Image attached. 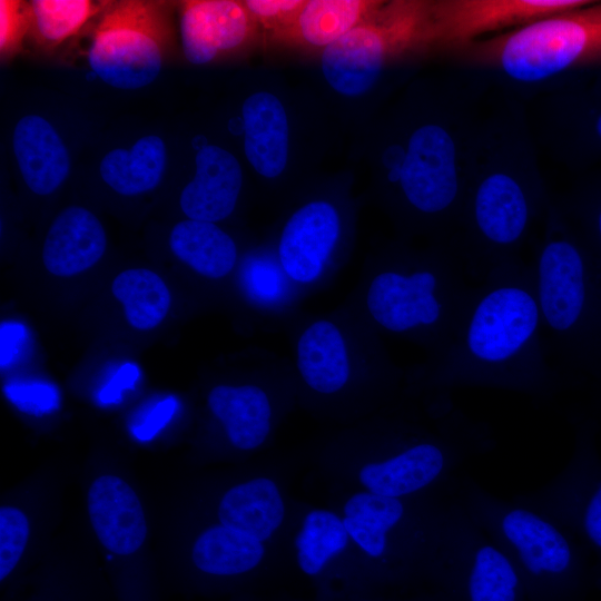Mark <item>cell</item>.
<instances>
[{
  "label": "cell",
  "mask_w": 601,
  "mask_h": 601,
  "mask_svg": "<svg viewBox=\"0 0 601 601\" xmlns=\"http://www.w3.org/2000/svg\"><path fill=\"white\" fill-rule=\"evenodd\" d=\"M525 102L492 89L469 158L455 233L467 275L482 280L520 250L552 201Z\"/></svg>",
  "instance_id": "6da1fadb"
},
{
  "label": "cell",
  "mask_w": 601,
  "mask_h": 601,
  "mask_svg": "<svg viewBox=\"0 0 601 601\" xmlns=\"http://www.w3.org/2000/svg\"><path fill=\"white\" fill-rule=\"evenodd\" d=\"M542 335L531 265L521 257L509 260L473 286L423 383L443 391L485 387L550 401L562 383L546 361Z\"/></svg>",
  "instance_id": "7a4b0ae2"
},
{
  "label": "cell",
  "mask_w": 601,
  "mask_h": 601,
  "mask_svg": "<svg viewBox=\"0 0 601 601\" xmlns=\"http://www.w3.org/2000/svg\"><path fill=\"white\" fill-rule=\"evenodd\" d=\"M492 89L481 72L457 63L435 110L386 149L387 179L414 220L455 233L472 142Z\"/></svg>",
  "instance_id": "3957f363"
},
{
  "label": "cell",
  "mask_w": 601,
  "mask_h": 601,
  "mask_svg": "<svg viewBox=\"0 0 601 601\" xmlns=\"http://www.w3.org/2000/svg\"><path fill=\"white\" fill-rule=\"evenodd\" d=\"M492 88L523 102L563 78L601 65V1L541 18L452 50Z\"/></svg>",
  "instance_id": "277c9868"
},
{
  "label": "cell",
  "mask_w": 601,
  "mask_h": 601,
  "mask_svg": "<svg viewBox=\"0 0 601 601\" xmlns=\"http://www.w3.org/2000/svg\"><path fill=\"white\" fill-rule=\"evenodd\" d=\"M457 499L508 556L529 601H581L593 585L587 551L551 519L493 495L470 476L460 479Z\"/></svg>",
  "instance_id": "5b68a950"
},
{
  "label": "cell",
  "mask_w": 601,
  "mask_h": 601,
  "mask_svg": "<svg viewBox=\"0 0 601 601\" xmlns=\"http://www.w3.org/2000/svg\"><path fill=\"white\" fill-rule=\"evenodd\" d=\"M378 270L366 292L370 316L382 329L439 353L453 335L473 286L450 238L435 252L402 254Z\"/></svg>",
  "instance_id": "8992f818"
},
{
  "label": "cell",
  "mask_w": 601,
  "mask_h": 601,
  "mask_svg": "<svg viewBox=\"0 0 601 601\" xmlns=\"http://www.w3.org/2000/svg\"><path fill=\"white\" fill-rule=\"evenodd\" d=\"M424 570L450 601L528 600L508 556L457 497L431 516Z\"/></svg>",
  "instance_id": "52a82bcc"
},
{
  "label": "cell",
  "mask_w": 601,
  "mask_h": 601,
  "mask_svg": "<svg viewBox=\"0 0 601 601\" xmlns=\"http://www.w3.org/2000/svg\"><path fill=\"white\" fill-rule=\"evenodd\" d=\"M529 114L539 147L568 169L601 166V65L574 72L534 98Z\"/></svg>",
  "instance_id": "ba28073f"
},
{
  "label": "cell",
  "mask_w": 601,
  "mask_h": 601,
  "mask_svg": "<svg viewBox=\"0 0 601 601\" xmlns=\"http://www.w3.org/2000/svg\"><path fill=\"white\" fill-rule=\"evenodd\" d=\"M169 39V22L158 3L121 1L96 27L88 62L107 85L138 89L159 75Z\"/></svg>",
  "instance_id": "9c48e42d"
},
{
  "label": "cell",
  "mask_w": 601,
  "mask_h": 601,
  "mask_svg": "<svg viewBox=\"0 0 601 601\" xmlns=\"http://www.w3.org/2000/svg\"><path fill=\"white\" fill-rule=\"evenodd\" d=\"M512 500L545 515L593 556V585L601 588V460L588 431H579L568 464L542 487Z\"/></svg>",
  "instance_id": "30bf717a"
},
{
  "label": "cell",
  "mask_w": 601,
  "mask_h": 601,
  "mask_svg": "<svg viewBox=\"0 0 601 601\" xmlns=\"http://www.w3.org/2000/svg\"><path fill=\"white\" fill-rule=\"evenodd\" d=\"M589 0H446L431 4L433 42L449 49L501 35Z\"/></svg>",
  "instance_id": "8fae6325"
},
{
  "label": "cell",
  "mask_w": 601,
  "mask_h": 601,
  "mask_svg": "<svg viewBox=\"0 0 601 601\" xmlns=\"http://www.w3.org/2000/svg\"><path fill=\"white\" fill-rule=\"evenodd\" d=\"M336 208L324 200L297 209L285 224L278 245L282 267L298 283H311L322 273L339 235Z\"/></svg>",
  "instance_id": "7c38bea8"
},
{
  "label": "cell",
  "mask_w": 601,
  "mask_h": 601,
  "mask_svg": "<svg viewBox=\"0 0 601 601\" xmlns=\"http://www.w3.org/2000/svg\"><path fill=\"white\" fill-rule=\"evenodd\" d=\"M250 30L245 4L230 0H198L183 3L180 35L186 59L194 65L210 62L223 52L242 46Z\"/></svg>",
  "instance_id": "4fadbf2b"
},
{
  "label": "cell",
  "mask_w": 601,
  "mask_h": 601,
  "mask_svg": "<svg viewBox=\"0 0 601 601\" xmlns=\"http://www.w3.org/2000/svg\"><path fill=\"white\" fill-rule=\"evenodd\" d=\"M88 513L101 544L119 555L136 552L147 534L145 514L135 491L120 477L96 479L87 495Z\"/></svg>",
  "instance_id": "5bb4252c"
},
{
  "label": "cell",
  "mask_w": 601,
  "mask_h": 601,
  "mask_svg": "<svg viewBox=\"0 0 601 601\" xmlns=\"http://www.w3.org/2000/svg\"><path fill=\"white\" fill-rule=\"evenodd\" d=\"M195 162V177L180 194L184 214L189 219L209 223L228 217L243 184L238 160L226 149L207 145L197 151Z\"/></svg>",
  "instance_id": "9a60e30c"
},
{
  "label": "cell",
  "mask_w": 601,
  "mask_h": 601,
  "mask_svg": "<svg viewBox=\"0 0 601 601\" xmlns=\"http://www.w3.org/2000/svg\"><path fill=\"white\" fill-rule=\"evenodd\" d=\"M106 234L88 209L70 206L52 221L42 248V262L56 276L69 277L93 266L106 249Z\"/></svg>",
  "instance_id": "2e32d148"
},
{
  "label": "cell",
  "mask_w": 601,
  "mask_h": 601,
  "mask_svg": "<svg viewBox=\"0 0 601 601\" xmlns=\"http://www.w3.org/2000/svg\"><path fill=\"white\" fill-rule=\"evenodd\" d=\"M12 146L22 178L35 194L49 195L68 177V150L45 118L22 117L14 127Z\"/></svg>",
  "instance_id": "e0dca14e"
},
{
  "label": "cell",
  "mask_w": 601,
  "mask_h": 601,
  "mask_svg": "<svg viewBox=\"0 0 601 601\" xmlns=\"http://www.w3.org/2000/svg\"><path fill=\"white\" fill-rule=\"evenodd\" d=\"M242 115L248 161L262 176L277 177L288 158V120L284 106L273 93L260 91L245 100Z\"/></svg>",
  "instance_id": "ac0fdd59"
},
{
  "label": "cell",
  "mask_w": 601,
  "mask_h": 601,
  "mask_svg": "<svg viewBox=\"0 0 601 601\" xmlns=\"http://www.w3.org/2000/svg\"><path fill=\"white\" fill-rule=\"evenodd\" d=\"M344 526L348 535L373 559H383L390 552L393 532L416 525L403 499L372 492L354 494L344 506Z\"/></svg>",
  "instance_id": "d6986e66"
},
{
  "label": "cell",
  "mask_w": 601,
  "mask_h": 601,
  "mask_svg": "<svg viewBox=\"0 0 601 601\" xmlns=\"http://www.w3.org/2000/svg\"><path fill=\"white\" fill-rule=\"evenodd\" d=\"M296 356L300 376L318 393H335L349 377L346 343L331 321L319 319L306 327L298 339Z\"/></svg>",
  "instance_id": "ffe728a7"
},
{
  "label": "cell",
  "mask_w": 601,
  "mask_h": 601,
  "mask_svg": "<svg viewBox=\"0 0 601 601\" xmlns=\"http://www.w3.org/2000/svg\"><path fill=\"white\" fill-rule=\"evenodd\" d=\"M208 406L237 449L253 450L263 444L269 433L270 403L258 386L218 385L208 394Z\"/></svg>",
  "instance_id": "44dd1931"
},
{
  "label": "cell",
  "mask_w": 601,
  "mask_h": 601,
  "mask_svg": "<svg viewBox=\"0 0 601 601\" xmlns=\"http://www.w3.org/2000/svg\"><path fill=\"white\" fill-rule=\"evenodd\" d=\"M218 518L223 525L262 542L282 524L284 503L276 484L258 477L228 490L220 500Z\"/></svg>",
  "instance_id": "7402d4cb"
},
{
  "label": "cell",
  "mask_w": 601,
  "mask_h": 601,
  "mask_svg": "<svg viewBox=\"0 0 601 601\" xmlns=\"http://www.w3.org/2000/svg\"><path fill=\"white\" fill-rule=\"evenodd\" d=\"M173 253L198 274L221 278L237 259L236 244L214 223L187 219L174 226L169 237Z\"/></svg>",
  "instance_id": "603a6c76"
},
{
  "label": "cell",
  "mask_w": 601,
  "mask_h": 601,
  "mask_svg": "<svg viewBox=\"0 0 601 601\" xmlns=\"http://www.w3.org/2000/svg\"><path fill=\"white\" fill-rule=\"evenodd\" d=\"M166 167V146L154 135L138 139L131 149L116 148L100 162L104 181L125 196L142 194L154 189Z\"/></svg>",
  "instance_id": "cb8c5ba5"
},
{
  "label": "cell",
  "mask_w": 601,
  "mask_h": 601,
  "mask_svg": "<svg viewBox=\"0 0 601 601\" xmlns=\"http://www.w3.org/2000/svg\"><path fill=\"white\" fill-rule=\"evenodd\" d=\"M264 556L260 541L225 525L206 530L196 540L191 559L203 573L230 578L255 569Z\"/></svg>",
  "instance_id": "d4e9b609"
},
{
  "label": "cell",
  "mask_w": 601,
  "mask_h": 601,
  "mask_svg": "<svg viewBox=\"0 0 601 601\" xmlns=\"http://www.w3.org/2000/svg\"><path fill=\"white\" fill-rule=\"evenodd\" d=\"M114 296L124 305L128 323L141 331L158 326L170 306V293L165 282L144 268L120 273L112 282Z\"/></svg>",
  "instance_id": "484cf974"
},
{
  "label": "cell",
  "mask_w": 601,
  "mask_h": 601,
  "mask_svg": "<svg viewBox=\"0 0 601 601\" xmlns=\"http://www.w3.org/2000/svg\"><path fill=\"white\" fill-rule=\"evenodd\" d=\"M370 3L357 0H311L296 17V30L306 43L327 47L358 26Z\"/></svg>",
  "instance_id": "4316f807"
},
{
  "label": "cell",
  "mask_w": 601,
  "mask_h": 601,
  "mask_svg": "<svg viewBox=\"0 0 601 601\" xmlns=\"http://www.w3.org/2000/svg\"><path fill=\"white\" fill-rule=\"evenodd\" d=\"M347 542L348 533L336 514L326 510L309 512L295 541L299 569L309 577H317Z\"/></svg>",
  "instance_id": "83f0119b"
},
{
  "label": "cell",
  "mask_w": 601,
  "mask_h": 601,
  "mask_svg": "<svg viewBox=\"0 0 601 601\" xmlns=\"http://www.w3.org/2000/svg\"><path fill=\"white\" fill-rule=\"evenodd\" d=\"M27 10L35 38L55 47L78 32L99 7L89 0H33Z\"/></svg>",
  "instance_id": "f1b7e54d"
},
{
  "label": "cell",
  "mask_w": 601,
  "mask_h": 601,
  "mask_svg": "<svg viewBox=\"0 0 601 601\" xmlns=\"http://www.w3.org/2000/svg\"><path fill=\"white\" fill-rule=\"evenodd\" d=\"M581 175L566 200L556 204L565 216L581 220L601 247V166Z\"/></svg>",
  "instance_id": "f546056e"
},
{
  "label": "cell",
  "mask_w": 601,
  "mask_h": 601,
  "mask_svg": "<svg viewBox=\"0 0 601 601\" xmlns=\"http://www.w3.org/2000/svg\"><path fill=\"white\" fill-rule=\"evenodd\" d=\"M29 538V522L13 506L0 509V580L7 579L17 566Z\"/></svg>",
  "instance_id": "4dcf8cb0"
},
{
  "label": "cell",
  "mask_w": 601,
  "mask_h": 601,
  "mask_svg": "<svg viewBox=\"0 0 601 601\" xmlns=\"http://www.w3.org/2000/svg\"><path fill=\"white\" fill-rule=\"evenodd\" d=\"M7 397L21 411L41 415L58 406L57 391L47 384H11L4 387Z\"/></svg>",
  "instance_id": "1f68e13d"
},
{
  "label": "cell",
  "mask_w": 601,
  "mask_h": 601,
  "mask_svg": "<svg viewBox=\"0 0 601 601\" xmlns=\"http://www.w3.org/2000/svg\"><path fill=\"white\" fill-rule=\"evenodd\" d=\"M29 28L28 10L19 1H0V49L2 56L19 49L24 31Z\"/></svg>",
  "instance_id": "d6a6232c"
},
{
  "label": "cell",
  "mask_w": 601,
  "mask_h": 601,
  "mask_svg": "<svg viewBox=\"0 0 601 601\" xmlns=\"http://www.w3.org/2000/svg\"><path fill=\"white\" fill-rule=\"evenodd\" d=\"M252 294L263 300L276 298L282 290L280 276L277 270L266 263H254L247 276Z\"/></svg>",
  "instance_id": "836d02e7"
},
{
  "label": "cell",
  "mask_w": 601,
  "mask_h": 601,
  "mask_svg": "<svg viewBox=\"0 0 601 601\" xmlns=\"http://www.w3.org/2000/svg\"><path fill=\"white\" fill-rule=\"evenodd\" d=\"M303 4V1L289 0H248L245 2L248 12L265 23L298 13Z\"/></svg>",
  "instance_id": "e575fe53"
},
{
  "label": "cell",
  "mask_w": 601,
  "mask_h": 601,
  "mask_svg": "<svg viewBox=\"0 0 601 601\" xmlns=\"http://www.w3.org/2000/svg\"><path fill=\"white\" fill-rule=\"evenodd\" d=\"M176 407L177 402L174 397L159 402L146 420L134 428L135 436L141 441L152 439L169 422Z\"/></svg>",
  "instance_id": "d590c367"
},
{
  "label": "cell",
  "mask_w": 601,
  "mask_h": 601,
  "mask_svg": "<svg viewBox=\"0 0 601 601\" xmlns=\"http://www.w3.org/2000/svg\"><path fill=\"white\" fill-rule=\"evenodd\" d=\"M138 376V367L126 363L100 392V401L106 404L119 402L122 391L132 387Z\"/></svg>",
  "instance_id": "8d00e7d4"
},
{
  "label": "cell",
  "mask_w": 601,
  "mask_h": 601,
  "mask_svg": "<svg viewBox=\"0 0 601 601\" xmlns=\"http://www.w3.org/2000/svg\"><path fill=\"white\" fill-rule=\"evenodd\" d=\"M23 325L16 323H2L0 327V364L1 367L12 362L19 354V349L26 338Z\"/></svg>",
  "instance_id": "74e56055"
},
{
  "label": "cell",
  "mask_w": 601,
  "mask_h": 601,
  "mask_svg": "<svg viewBox=\"0 0 601 601\" xmlns=\"http://www.w3.org/2000/svg\"><path fill=\"white\" fill-rule=\"evenodd\" d=\"M364 601H376V600H364ZM414 601H450V599L442 592H439L435 595L414 600Z\"/></svg>",
  "instance_id": "f35d334b"
}]
</instances>
